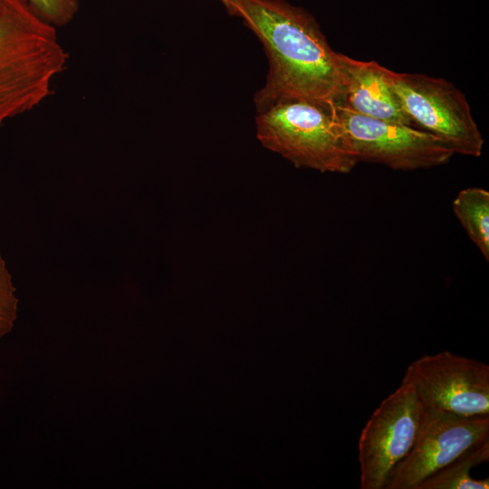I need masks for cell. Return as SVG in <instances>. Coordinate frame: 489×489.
<instances>
[{"label":"cell","mask_w":489,"mask_h":489,"mask_svg":"<svg viewBox=\"0 0 489 489\" xmlns=\"http://www.w3.org/2000/svg\"><path fill=\"white\" fill-rule=\"evenodd\" d=\"M69 55L27 0H0V127L44 102Z\"/></svg>","instance_id":"obj_2"},{"label":"cell","mask_w":489,"mask_h":489,"mask_svg":"<svg viewBox=\"0 0 489 489\" xmlns=\"http://www.w3.org/2000/svg\"><path fill=\"white\" fill-rule=\"evenodd\" d=\"M27 1L41 19L55 28L70 24L80 8L79 0Z\"/></svg>","instance_id":"obj_13"},{"label":"cell","mask_w":489,"mask_h":489,"mask_svg":"<svg viewBox=\"0 0 489 489\" xmlns=\"http://www.w3.org/2000/svg\"><path fill=\"white\" fill-rule=\"evenodd\" d=\"M489 460V438L462 453L421 481L416 489H488L489 479H475L471 469Z\"/></svg>","instance_id":"obj_10"},{"label":"cell","mask_w":489,"mask_h":489,"mask_svg":"<svg viewBox=\"0 0 489 489\" xmlns=\"http://www.w3.org/2000/svg\"><path fill=\"white\" fill-rule=\"evenodd\" d=\"M257 112L258 139L294 166L347 174L358 164L346 146L335 110L291 100Z\"/></svg>","instance_id":"obj_3"},{"label":"cell","mask_w":489,"mask_h":489,"mask_svg":"<svg viewBox=\"0 0 489 489\" xmlns=\"http://www.w3.org/2000/svg\"><path fill=\"white\" fill-rule=\"evenodd\" d=\"M343 72V106L358 114L414 127L387 77L386 67L340 53Z\"/></svg>","instance_id":"obj_9"},{"label":"cell","mask_w":489,"mask_h":489,"mask_svg":"<svg viewBox=\"0 0 489 489\" xmlns=\"http://www.w3.org/2000/svg\"><path fill=\"white\" fill-rule=\"evenodd\" d=\"M452 208L469 238L489 261V192L482 187L461 190Z\"/></svg>","instance_id":"obj_11"},{"label":"cell","mask_w":489,"mask_h":489,"mask_svg":"<svg viewBox=\"0 0 489 489\" xmlns=\"http://www.w3.org/2000/svg\"><path fill=\"white\" fill-rule=\"evenodd\" d=\"M335 114L349 151L360 161L396 170L446 164L454 152L436 136L401 123L381 120L337 106Z\"/></svg>","instance_id":"obj_5"},{"label":"cell","mask_w":489,"mask_h":489,"mask_svg":"<svg viewBox=\"0 0 489 489\" xmlns=\"http://www.w3.org/2000/svg\"><path fill=\"white\" fill-rule=\"evenodd\" d=\"M421 410L413 386L403 378L373 411L358 442L360 489H384L390 472L414 445Z\"/></svg>","instance_id":"obj_6"},{"label":"cell","mask_w":489,"mask_h":489,"mask_svg":"<svg viewBox=\"0 0 489 489\" xmlns=\"http://www.w3.org/2000/svg\"><path fill=\"white\" fill-rule=\"evenodd\" d=\"M489 438V415L465 417L422 405L412 448L390 472L384 489H416L425 478Z\"/></svg>","instance_id":"obj_8"},{"label":"cell","mask_w":489,"mask_h":489,"mask_svg":"<svg viewBox=\"0 0 489 489\" xmlns=\"http://www.w3.org/2000/svg\"><path fill=\"white\" fill-rule=\"evenodd\" d=\"M244 20L267 53L269 72L256 93L257 111L275 102L301 100L335 110L343 98L340 53L314 17L283 0H220Z\"/></svg>","instance_id":"obj_1"},{"label":"cell","mask_w":489,"mask_h":489,"mask_svg":"<svg viewBox=\"0 0 489 489\" xmlns=\"http://www.w3.org/2000/svg\"><path fill=\"white\" fill-rule=\"evenodd\" d=\"M17 306L12 276L0 253V339L12 331L17 318Z\"/></svg>","instance_id":"obj_12"},{"label":"cell","mask_w":489,"mask_h":489,"mask_svg":"<svg viewBox=\"0 0 489 489\" xmlns=\"http://www.w3.org/2000/svg\"><path fill=\"white\" fill-rule=\"evenodd\" d=\"M424 407L459 416L489 415V366L444 350L411 362L404 377Z\"/></svg>","instance_id":"obj_7"},{"label":"cell","mask_w":489,"mask_h":489,"mask_svg":"<svg viewBox=\"0 0 489 489\" xmlns=\"http://www.w3.org/2000/svg\"><path fill=\"white\" fill-rule=\"evenodd\" d=\"M386 77L415 128L442 140L454 154L480 157L484 138L465 94L444 78L397 72Z\"/></svg>","instance_id":"obj_4"}]
</instances>
